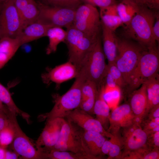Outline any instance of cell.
I'll use <instances>...</instances> for the list:
<instances>
[{
	"label": "cell",
	"mask_w": 159,
	"mask_h": 159,
	"mask_svg": "<svg viewBox=\"0 0 159 159\" xmlns=\"http://www.w3.org/2000/svg\"><path fill=\"white\" fill-rule=\"evenodd\" d=\"M74 83L65 93L62 95L55 94L53 96L54 105L49 112L39 115L41 121L57 118H64L71 111L79 107L81 101L83 85L87 79L84 67L82 66Z\"/></svg>",
	"instance_id": "1"
},
{
	"label": "cell",
	"mask_w": 159,
	"mask_h": 159,
	"mask_svg": "<svg viewBox=\"0 0 159 159\" xmlns=\"http://www.w3.org/2000/svg\"><path fill=\"white\" fill-rule=\"evenodd\" d=\"M156 16L151 9L146 6H141L138 12L125 26L124 32L125 37L145 47L156 44L152 34Z\"/></svg>",
	"instance_id": "2"
},
{
	"label": "cell",
	"mask_w": 159,
	"mask_h": 159,
	"mask_svg": "<svg viewBox=\"0 0 159 159\" xmlns=\"http://www.w3.org/2000/svg\"><path fill=\"white\" fill-rule=\"evenodd\" d=\"M117 56L115 62L121 72L126 85H129L130 78L146 47L129 39L116 37Z\"/></svg>",
	"instance_id": "3"
},
{
	"label": "cell",
	"mask_w": 159,
	"mask_h": 159,
	"mask_svg": "<svg viewBox=\"0 0 159 159\" xmlns=\"http://www.w3.org/2000/svg\"><path fill=\"white\" fill-rule=\"evenodd\" d=\"M65 42L67 47L68 61L80 71L86 56L97 39L90 37L75 28L72 24L67 28Z\"/></svg>",
	"instance_id": "4"
},
{
	"label": "cell",
	"mask_w": 159,
	"mask_h": 159,
	"mask_svg": "<svg viewBox=\"0 0 159 159\" xmlns=\"http://www.w3.org/2000/svg\"><path fill=\"white\" fill-rule=\"evenodd\" d=\"M159 49L156 44L146 47L130 78L129 86L133 90L158 74Z\"/></svg>",
	"instance_id": "5"
},
{
	"label": "cell",
	"mask_w": 159,
	"mask_h": 159,
	"mask_svg": "<svg viewBox=\"0 0 159 159\" xmlns=\"http://www.w3.org/2000/svg\"><path fill=\"white\" fill-rule=\"evenodd\" d=\"M73 122L65 119L58 140L50 150L71 151L90 156L84 143L82 138L83 130ZM48 151V150H47Z\"/></svg>",
	"instance_id": "6"
},
{
	"label": "cell",
	"mask_w": 159,
	"mask_h": 159,
	"mask_svg": "<svg viewBox=\"0 0 159 159\" xmlns=\"http://www.w3.org/2000/svg\"><path fill=\"white\" fill-rule=\"evenodd\" d=\"M105 58L99 37L82 65L85 69L87 79L95 83L98 88L104 83L107 70Z\"/></svg>",
	"instance_id": "7"
},
{
	"label": "cell",
	"mask_w": 159,
	"mask_h": 159,
	"mask_svg": "<svg viewBox=\"0 0 159 159\" xmlns=\"http://www.w3.org/2000/svg\"><path fill=\"white\" fill-rule=\"evenodd\" d=\"M100 13L95 6L86 3L76 10L72 25L76 29L93 38L99 37L101 27Z\"/></svg>",
	"instance_id": "8"
},
{
	"label": "cell",
	"mask_w": 159,
	"mask_h": 159,
	"mask_svg": "<svg viewBox=\"0 0 159 159\" xmlns=\"http://www.w3.org/2000/svg\"><path fill=\"white\" fill-rule=\"evenodd\" d=\"M6 114L14 133L13 141L10 145L11 148L22 159H42L41 152L34 147L20 127L16 119V115L9 110Z\"/></svg>",
	"instance_id": "9"
},
{
	"label": "cell",
	"mask_w": 159,
	"mask_h": 159,
	"mask_svg": "<svg viewBox=\"0 0 159 159\" xmlns=\"http://www.w3.org/2000/svg\"><path fill=\"white\" fill-rule=\"evenodd\" d=\"M22 30L21 17L13 0H7L2 4L0 14L1 38H16Z\"/></svg>",
	"instance_id": "10"
},
{
	"label": "cell",
	"mask_w": 159,
	"mask_h": 159,
	"mask_svg": "<svg viewBox=\"0 0 159 159\" xmlns=\"http://www.w3.org/2000/svg\"><path fill=\"white\" fill-rule=\"evenodd\" d=\"M37 21L53 27L66 28L73 24L76 9L42 4Z\"/></svg>",
	"instance_id": "11"
},
{
	"label": "cell",
	"mask_w": 159,
	"mask_h": 159,
	"mask_svg": "<svg viewBox=\"0 0 159 159\" xmlns=\"http://www.w3.org/2000/svg\"><path fill=\"white\" fill-rule=\"evenodd\" d=\"M118 134L122 145L121 158L124 155L146 145L148 135L141 127L140 124L136 121L121 129Z\"/></svg>",
	"instance_id": "12"
},
{
	"label": "cell",
	"mask_w": 159,
	"mask_h": 159,
	"mask_svg": "<svg viewBox=\"0 0 159 159\" xmlns=\"http://www.w3.org/2000/svg\"><path fill=\"white\" fill-rule=\"evenodd\" d=\"M65 118L85 130L97 132L108 138L112 135L105 129L99 121L79 107L69 112Z\"/></svg>",
	"instance_id": "13"
},
{
	"label": "cell",
	"mask_w": 159,
	"mask_h": 159,
	"mask_svg": "<svg viewBox=\"0 0 159 159\" xmlns=\"http://www.w3.org/2000/svg\"><path fill=\"white\" fill-rule=\"evenodd\" d=\"M64 118H57L47 121L46 124L37 140V149L43 152L49 150L56 144L59 138Z\"/></svg>",
	"instance_id": "14"
},
{
	"label": "cell",
	"mask_w": 159,
	"mask_h": 159,
	"mask_svg": "<svg viewBox=\"0 0 159 159\" xmlns=\"http://www.w3.org/2000/svg\"><path fill=\"white\" fill-rule=\"evenodd\" d=\"M79 72L77 67L68 61L53 68L48 69L46 72L42 74L41 78L43 82L47 85L52 82L59 85L76 78Z\"/></svg>",
	"instance_id": "15"
},
{
	"label": "cell",
	"mask_w": 159,
	"mask_h": 159,
	"mask_svg": "<svg viewBox=\"0 0 159 159\" xmlns=\"http://www.w3.org/2000/svg\"><path fill=\"white\" fill-rule=\"evenodd\" d=\"M109 121L107 131L114 134L117 133L121 129L136 121L130 104L125 103L112 110L110 114Z\"/></svg>",
	"instance_id": "16"
},
{
	"label": "cell",
	"mask_w": 159,
	"mask_h": 159,
	"mask_svg": "<svg viewBox=\"0 0 159 159\" xmlns=\"http://www.w3.org/2000/svg\"><path fill=\"white\" fill-rule=\"evenodd\" d=\"M132 93L129 104L136 121L140 124L145 115L148 99L146 86L144 83Z\"/></svg>",
	"instance_id": "17"
},
{
	"label": "cell",
	"mask_w": 159,
	"mask_h": 159,
	"mask_svg": "<svg viewBox=\"0 0 159 159\" xmlns=\"http://www.w3.org/2000/svg\"><path fill=\"white\" fill-rule=\"evenodd\" d=\"M82 138L89 154L97 159L102 158L101 148L106 140L105 137L97 132L83 130Z\"/></svg>",
	"instance_id": "18"
},
{
	"label": "cell",
	"mask_w": 159,
	"mask_h": 159,
	"mask_svg": "<svg viewBox=\"0 0 159 159\" xmlns=\"http://www.w3.org/2000/svg\"><path fill=\"white\" fill-rule=\"evenodd\" d=\"M52 26L37 21L25 27L17 37L21 44L46 37L47 31Z\"/></svg>",
	"instance_id": "19"
},
{
	"label": "cell",
	"mask_w": 159,
	"mask_h": 159,
	"mask_svg": "<svg viewBox=\"0 0 159 159\" xmlns=\"http://www.w3.org/2000/svg\"><path fill=\"white\" fill-rule=\"evenodd\" d=\"M98 92V88L96 84L87 79L82 86L79 108L89 114L93 113V107Z\"/></svg>",
	"instance_id": "20"
},
{
	"label": "cell",
	"mask_w": 159,
	"mask_h": 159,
	"mask_svg": "<svg viewBox=\"0 0 159 159\" xmlns=\"http://www.w3.org/2000/svg\"><path fill=\"white\" fill-rule=\"evenodd\" d=\"M103 51L108 64L115 63L117 56L116 37L112 31L101 22Z\"/></svg>",
	"instance_id": "21"
},
{
	"label": "cell",
	"mask_w": 159,
	"mask_h": 159,
	"mask_svg": "<svg viewBox=\"0 0 159 159\" xmlns=\"http://www.w3.org/2000/svg\"><path fill=\"white\" fill-rule=\"evenodd\" d=\"M18 37H3L0 39V69L13 57L21 46Z\"/></svg>",
	"instance_id": "22"
},
{
	"label": "cell",
	"mask_w": 159,
	"mask_h": 159,
	"mask_svg": "<svg viewBox=\"0 0 159 159\" xmlns=\"http://www.w3.org/2000/svg\"><path fill=\"white\" fill-rule=\"evenodd\" d=\"M110 107L103 97V85L98 88V92L93 109L96 119L107 131L109 126Z\"/></svg>",
	"instance_id": "23"
},
{
	"label": "cell",
	"mask_w": 159,
	"mask_h": 159,
	"mask_svg": "<svg viewBox=\"0 0 159 159\" xmlns=\"http://www.w3.org/2000/svg\"><path fill=\"white\" fill-rule=\"evenodd\" d=\"M117 3L108 6L100 8V17L101 22L113 32L123 24L119 16L117 9Z\"/></svg>",
	"instance_id": "24"
},
{
	"label": "cell",
	"mask_w": 159,
	"mask_h": 159,
	"mask_svg": "<svg viewBox=\"0 0 159 159\" xmlns=\"http://www.w3.org/2000/svg\"><path fill=\"white\" fill-rule=\"evenodd\" d=\"M145 85L148 102L144 118L153 107L159 104V75L158 73L144 83Z\"/></svg>",
	"instance_id": "25"
},
{
	"label": "cell",
	"mask_w": 159,
	"mask_h": 159,
	"mask_svg": "<svg viewBox=\"0 0 159 159\" xmlns=\"http://www.w3.org/2000/svg\"><path fill=\"white\" fill-rule=\"evenodd\" d=\"M141 6L134 2L127 0H121L120 2L117 3L118 14L123 24L125 26L129 24L138 12Z\"/></svg>",
	"instance_id": "26"
},
{
	"label": "cell",
	"mask_w": 159,
	"mask_h": 159,
	"mask_svg": "<svg viewBox=\"0 0 159 159\" xmlns=\"http://www.w3.org/2000/svg\"><path fill=\"white\" fill-rule=\"evenodd\" d=\"M66 36V31L62 27L54 26L49 28L46 35L49 39V43L46 49V54H49L55 52L58 45L61 42H65Z\"/></svg>",
	"instance_id": "27"
},
{
	"label": "cell",
	"mask_w": 159,
	"mask_h": 159,
	"mask_svg": "<svg viewBox=\"0 0 159 159\" xmlns=\"http://www.w3.org/2000/svg\"><path fill=\"white\" fill-rule=\"evenodd\" d=\"M0 100L10 111L19 115L25 120L28 123L30 122V115L20 109L13 101L8 90L0 82Z\"/></svg>",
	"instance_id": "28"
},
{
	"label": "cell",
	"mask_w": 159,
	"mask_h": 159,
	"mask_svg": "<svg viewBox=\"0 0 159 159\" xmlns=\"http://www.w3.org/2000/svg\"><path fill=\"white\" fill-rule=\"evenodd\" d=\"M41 152L42 159H95L90 156L71 151L51 150Z\"/></svg>",
	"instance_id": "29"
},
{
	"label": "cell",
	"mask_w": 159,
	"mask_h": 159,
	"mask_svg": "<svg viewBox=\"0 0 159 159\" xmlns=\"http://www.w3.org/2000/svg\"><path fill=\"white\" fill-rule=\"evenodd\" d=\"M39 13L38 5L34 0H31L20 15L23 29L29 25L36 21Z\"/></svg>",
	"instance_id": "30"
},
{
	"label": "cell",
	"mask_w": 159,
	"mask_h": 159,
	"mask_svg": "<svg viewBox=\"0 0 159 159\" xmlns=\"http://www.w3.org/2000/svg\"><path fill=\"white\" fill-rule=\"evenodd\" d=\"M121 159H159V150L150 149L146 145L137 150L123 155Z\"/></svg>",
	"instance_id": "31"
},
{
	"label": "cell",
	"mask_w": 159,
	"mask_h": 159,
	"mask_svg": "<svg viewBox=\"0 0 159 159\" xmlns=\"http://www.w3.org/2000/svg\"><path fill=\"white\" fill-rule=\"evenodd\" d=\"M120 96V88L119 87H110L103 85V98L110 109L113 110L117 106Z\"/></svg>",
	"instance_id": "32"
},
{
	"label": "cell",
	"mask_w": 159,
	"mask_h": 159,
	"mask_svg": "<svg viewBox=\"0 0 159 159\" xmlns=\"http://www.w3.org/2000/svg\"><path fill=\"white\" fill-rule=\"evenodd\" d=\"M112 143L107 159H121L122 145L118 133L112 134Z\"/></svg>",
	"instance_id": "33"
},
{
	"label": "cell",
	"mask_w": 159,
	"mask_h": 159,
	"mask_svg": "<svg viewBox=\"0 0 159 159\" xmlns=\"http://www.w3.org/2000/svg\"><path fill=\"white\" fill-rule=\"evenodd\" d=\"M52 6L76 9L82 3L81 0H46Z\"/></svg>",
	"instance_id": "34"
},
{
	"label": "cell",
	"mask_w": 159,
	"mask_h": 159,
	"mask_svg": "<svg viewBox=\"0 0 159 159\" xmlns=\"http://www.w3.org/2000/svg\"><path fill=\"white\" fill-rule=\"evenodd\" d=\"M107 71L115 80L117 85L120 88L126 85L122 74L115 63L108 64Z\"/></svg>",
	"instance_id": "35"
},
{
	"label": "cell",
	"mask_w": 159,
	"mask_h": 159,
	"mask_svg": "<svg viewBox=\"0 0 159 159\" xmlns=\"http://www.w3.org/2000/svg\"><path fill=\"white\" fill-rule=\"evenodd\" d=\"M14 133L10 126L0 131V145L6 148L11 143Z\"/></svg>",
	"instance_id": "36"
},
{
	"label": "cell",
	"mask_w": 159,
	"mask_h": 159,
	"mask_svg": "<svg viewBox=\"0 0 159 159\" xmlns=\"http://www.w3.org/2000/svg\"><path fill=\"white\" fill-rule=\"evenodd\" d=\"M143 129L148 135L159 131V125L147 119H143L140 123Z\"/></svg>",
	"instance_id": "37"
},
{
	"label": "cell",
	"mask_w": 159,
	"mask_h": 159,
	"mask_svg": "<svg viewBox=\"0 0 159 159\" xmlns=\"http://www.w3.org/2000/svg\"><path fill=\"white\" fill-rule=\"evenodd\" d=\"M146 145L154 150L159 149V131L148 135Z\"/></svg>",
	"instance_id": "38"
},
{
	"label": "cell",
	"mask_w": 159,
	"mask_h": 159,
	"mask_svg": "<svg viewBox=\"0 0 159 159\" xmlns=\"http://www.w3.org/2000/svg\"><path fill=\"white\" fill-rule=\"evenodd\" d=\"M86 3L94 6H97L100 8L106 7L116 4L118 2L115 0H82Z\"/></svg>",
	"instance_id": "39"
},
{
	"label": "cell",
	"mask_w": 159,
	"mask_h": 159,
	"mask_svg": "<svg viewBox=\"0 0 159 159\" xmlns=\"http://www.w3.org/2000/svg\"><path fill=\"white\" fill-rule=\"evenodd\" d=\"M156 21L155 22L152 30L153 39L155 42H159V17L158 14H156Z\"/></svg>",
	"instance_id": "40"
},
{
	"label": "cell",
	"mask_w": 159,
	"mask_h": 159,
	"mask_svg": "<svg viewBox=\"0 0 159 159\" xmlns=\"http://www.w3.org/2000/svg\"><path fill=\"white\" fill-rule=\"evenodd\" d=\"M31 0H13L20 15L24 11Z\"/></svg>",
	"instance_id": "41"
},
{
	"label": "cell",
	"mask_w": 159,
	"mask_h": 159,
	"mask_svg": "<svg viewBox=\"0 0 159 159\" xmlns=\"http://www.w3.org/2000/svg\"><path fill=\"white\" fill-rule=\"evenodd\" d=\"M110 138L109 140H106L105 141L102 146L101 148L102 155H108L110 150L112 143V136Z\"/></svg>",
	"instance_id": "42"
},
{
	"label": "cell",
	"mask_w": 159,
	"mask_h": 159,
	"mask_svg": "<svg viewBox=\"0 0 159 159\" xmlns=\"http://www.w3.org/2000/svg\"><path fill=\"white\" fill-rule=\"evenodd\" d=\"M10 126V122L6 114L0 112V131Z\"/></svg>",
	"instance_id": "43"
},
{
	"label": "cell",
	"mask_w": 159,
	"mask_h": 159,
	"mask_svg": "<svg viewBox=\"0 0 159 159\" xmlns=\"http://www.w3.org/2000/svg\"><path fill=\"white\" fill-rule=\"evenodd\" d=\"M146 116L148 117V119H149L159 117V104L151 108L146 117Z\"/></svg>",
	"instance_id": "44"
},
{
	"label": "cell",
	"mask_w": 159,
	"mask_h": 159,
	"mask_svg": "<svg viewBox=\"0 0 159 159\" xmlns=\"http://www.w3.org/2000/svg\"><path fill=\"white\" fill-rule=\"evenodd\" d=\"M19 157V155L13 150L12 151L6 149L5 159H16Z\"/></svg>",
	"instance_id": "45"
},
{
	"label": "cell",
	"mask_w": 159,
	"mask_h": 159,
	"mask_svg": "<svg viewBox=\"0 0 159 159\" xmlns=\"http://www.w3.org/2000/svg\"><path fill=\"white\" fill-rule=\"evenodd\" d=\"M134 2L140 6H146L150 9L148 0H127Z\"/></svg>",
	"instance_id": "46"
},
{
	"label": "cell",
	"mask_w": 159,
	"mask_h": 159,
	"mask_svg": "<svg viewBox=\"0 0 159 159\" xmlns=\"http://www.w3.org/2000/svg\"><path fill=\"white\" fill-rule=\"evenodd\" d=\"M152 9H157L159 8V0H148Z\"/></svg>",
	"instance_id": "47"
},
{
	"label": "cell",
	"mask_w": 159,
	"mask_h": 159,
	"mask_svg": "<svg viewBox=\"0 0 159 159\" xmlns=\"http://www.w3.org/2000/svg\"><path fill=\"white\" fill-rule=\"evenodd\" d=\"M6 148L0 145V159H5Z\"/></svg>",
	"instance_id": "48"
},
{
	"label": "cell",
	"mask_w": 159,
	"mask_h": 159,
	"mask_svg": "<svg viewBox=\"0 0 159 159\" xmlns=\"http://www.w3.org/2000/svg\"><path fill=\"white\" fill-rule=\"evenodd\" d=\"M8 109L6 106H4L0 100V112H3L6 114Z\"/></svg>",
	"instance_id": "49"
},
{
	"label": "cell",
	"mask_w": 159,
	"mask_h": 159,
	"mask_svg": "<svg viewBox=\"0 0 159 159\" xmlns=\"http://www.w3.org/2000/svg\"><path fill=\"white\" fill-rule=\"evenodd\" d=\"M156 123L159 125V117L149 119Z\"/></svg>",
	"instance_id": "50"
},
{
	"label": "cell",
	"mask_w": 159,
	"mask_h": 159,
	"mask_svg": "<svg viewBox=\"0 0 159 159\" xmlns=\"http://www.w3.org/2000/svg\"><path fill=\"white\" fill-rule=\"evenodd\" d=\"M7 0H0V4H2Z\"/></svg>",
	"instance_id": "51"
},
{
	"label": "cell",
	"mask_w": 159,
	"mask_h": 159,
	"mask_svg": "<svg viewBox=\"0 0 159 159\" xmlns=\"http://www.w3.org/2000/svg\"><path fill=\"white\" fill-rule=\"evenodd\" d=\"M2 4H0V14L1 13V6H2ZM1 38V33H0V39Z\"/></svg>",
	"instance_id": "52"
}]
</instances>
